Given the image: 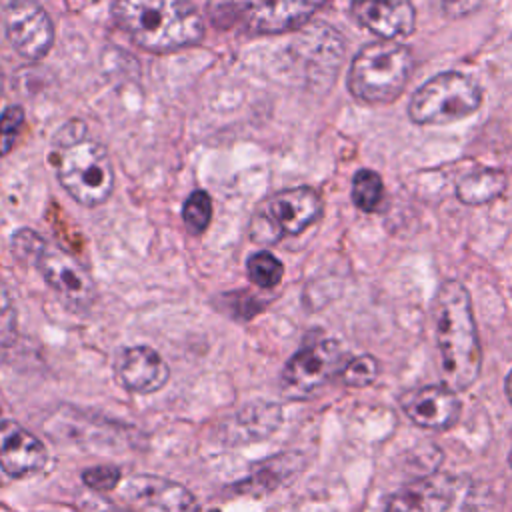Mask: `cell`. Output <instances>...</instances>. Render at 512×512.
Returning a JSON list of instances; mask_svg holds the SVG:
<instances>
[{"mask_svg":"<svg viewBox=\"0 0 512 512\" xmlns=\"http://www.w3.org/2000/svg\"><path fill=\"white\" fill-rule=\"evenodd\" d=\"M434 340L444 384L454 392L468 390L482 370V348L478 340L472 300L464 284L446 280L432 304Z\"/></svg>","mask_w":512,"mask_h":512,"instance_id":"obj_1","label":"cell"},{"mask_svg":"<svg viewBox=\"0 0 512 512\" xmlns=\"http://www.w3.org/2000/svg\"><path fill=\"white\" fill-rule=\"evenodd\" d=\"M112 16L136 46L156 54L204 38V20L190 0H116Z\"/></svg>","mask_w":512,"mask_h":512,"instance_id":"obj_2","label":"cell"},{"mask_svg":"<svg viewBox=\"0 0 512 512\" xmlns=\"http://www.w3.org/2000/svg\"><path fill=\"white\" fill-rule=\"evenodd\" d=\"M54 166L62 188L82 206H98L114 188V170L106 148L90 138L86 124L68 120L54 136Z\"/></svg>","mask_w":512,"mask_h":512,"instance_id":"obj_3","label":"cell"},{"mask_svg":"<svg viewBox=\"0 0 512 512\" xmlns=\"http://www.w3.org/2000/svg\"><path fill=\"white\" fill-rule=\"evenodd\" d=\"M414 68L408 46L396 40H378L362 46L352 58L348 72L350 94L366 104L394 102Z\"/></svg>","mask_w":512,"mask_h":512,"instance_id":"obj_4","label":"cell"},{"mask_svg":"<svg viewBox=\"0 0 512 512\" xmlns=\"http://www.w3.org/2000/svg\"><path fill=\"white\" fill-rule=\"evenodd\" d=\"M326 0H208L214 26L248 34H284L306 24Z\"/></svg>","mask_w":512,"mask_h":512,"instance_id":"obj_5","label":"cell"},{"mask_svg":"<svg viewBox=\"0 0 512 512\" xmlns=\"http://www.w3.org/2000/svg\"><path fill=\"white\" fill-rule=\"evenodd\" d=\"M322 214V198L310 186L286 188L264 200L248 224L252 242L270 246L314 224Z\"/></svg>","mask_w":512,"mask_h":512,"instance_id":"obj_6","label":"cell"},{"mask_svg":"<svg viewBox=\"0 0 512 512\" xmlns=\"http://www.w3.org/2000/svg\"><path fill=\"white\" fill-rule=\"evenodd\" d=\"M482 104L480 86L460 72H440L410 98L408 116L416 124H446L474 114Z\"/></svg>","mask_w":512,"mask_h":512,"instance_id":"obj_7","label":"cell"},{"mask_svg":"<svg viewBox=\"0 0 512 512\" xmlns=\"http://www.w3.org/2000/svg\"><path fill=\"white\" fill-rule=\"evenodd\" d=\"M342 346L332 340H316L300 348L282 370V390L286 396L304 400L314 396L344 366Z\"/></svg>","mask_w":512,"mask_h":512,"instance_id":"obj_8","label":"cell"},{"mask_svg":"<svg viewBox=\"0 0 512 512\" xmlns=\"http://www.w3.org/2000/svg\"><path fill=\"white\" fill-rule=\"evenodd\" d=\"M0 22L10 46L26 60H40L54 44V26L46 10L34 0H6Z\"/></svg>","mask_w":512,"mask_h":512,"instance_id":"obj_9","label":"cell"},{"mask_svg":"<svg viewBox=\"0 0 512 512\" xmlns=\"http://www.w3.org/2000/svg\"><path fill=\"white\" fill-rule=\"evenodd\" d=\"M44 282L52 288L58 300L74 310L84 312L96 300V284L86 268L58 246L46 244L34 262Z\"/></svg>","mask_w":512,"mask_h":512,"instance_id":"obj_10","label":"cell"},{"mask_svg":"<svg viewBox=\"0 0 512 512\" xmlns=\"http://www.w3.org/2000/svg\"><path fill=\"white\" fill-rule=\"evenodd\" d=\"M120 494L126 502L150 512H200L196 496L186 486L154 474L126 478Z\"/></svg>","mask_w":512,"mask_h":512,"instance_id":"obj_11","label":"cell"},{"mask_svg":"<svg viewBox=\"0 0 512 512\" xmlns=\"http://www.w3.org/2000/svg\"><path fill=\"white\" fill-rule=\"evenodd\" d=\"M398 400L404 414L416 426L438 432L452 428L462 412V404L456 392L446 384H426L412 388L406 390Z\"/></svg>","mask_w":512,"mask_h":512,"instance_id":"obj_12","label":"cell"},{"mask_svg":"<svg viewBox=\"0 0 512 512\" xmlns=\"http://www.w3.org/2000/svg\"><path fill=\"white\" fill-rule=\"evenodd\" d=\"M354 20L382 40H400L416 28V12L410 0H352Z\"/></svg>","mask_w":512,"mask_h":512,"instance_id":"obj_13","label":"cell"},{"mask_svg":"<svg viewBox=\"0 0 512 512\" xmlns=\"http://www.w3.org/2000/svg\"><path fill=\"white\" fill-rule=\"evenodd\" d=\"M116 376L126 390L136 394H150L168 382L170 370L154 348L130 346L118 356Z\"/></svg>","mask_w":512,"mask_h":512,"instance_id":"obj_14","label":"cell"},{"mask_svg":"<svg viewBox=\"0 0 512 512\" xmlns=\"http://www.w3.org/2000/svg\"><path fill=\"white\" fill-rule=\"evenodd\" d=\"M46 462L44 444L26 428L6 420L0 426V468L12 478L38 472Z\"/></svg>","mask_w":512,"mask_h":512,"instance_id":"obj_15","label":"cell"},{"mask_svg":"<svg viewBox=\"0 0 512 512\" xmlns=\"http://www.w3.org/2000/svg\"><path fill=\"white\" fill-rule=\"evenodd\" d=\"M282 422V408L274 402L256 400L230 414L218 430L224 444H246L270 436Z\"/></svg>","mask_w":512,"mask_h":512,"instance_id":"obj_16","label":"cell"},{"mask_svg":"<svg viewBox=\"0 0 512 512\" xmlns=\"http://www.w3.org/2000/svg\"><path fill=\"white\" fill-rule=\"evenodd\" d=\"M450 502L448 482L430 476L398 490L388 500L384 512H446Z\"/></svg>","mask_w":512,"mask_h":512,"instance_id":"obj_17","label":"cell"},{"mask_svg":"<svg viewBox=\"0 0 512 512\" xmlns=\"http://www.w3.org/2000/svg\"><path fill=\"white\" fill-rule=\"evenodd\" d=\"M302 464H304V460L296 452L272 456V458L260 462L254 468V472L236 486V492H242V494L272 492L280 484H284L288 478H292L302 468Z\"/></svg>","mask_w":512,"mask_h":512,"instance_id":"obj_18","label":"cell"},{"mask_svg":"<svg viewBox=\"0 0 512 512\" xmlns=\"http://www.w3.org/2000/svg\"><path fill=\"white\" fill-rule=\"evenodd\" d=\"M504 190H506V174L494 168H484V170L466 174L456 184L458 200L470 206L496 200Z\"/></svg>","mask_w":512,"mask_h":512,"instance_id":"obj_19","label":"cell"},{"mask_svg":"<svg viewBox=\"0 0 512 512\" xmlns=\"http://www.w3.org/2000/svg\"><path fill=\"white\" fill-rule=\"evenodd\" d=\"M384 200V184L378 172L360 168L352 178V202L362 212H376Z\"/></svg>","mask_w":512,"mask_h":512,"instance_id":"obj_20","label":"cell"},{"mask_svg":"<svg viewBox=\"0 0 512 512\" xmlns=\"http://www.w3.org/2000/svg\"><path fill=\"white\" fill-rule=\"evenodd\" d=\"M248 278L260 288H274L280 284L284 268L282 262L268 250L254 252L246 262Z\"/></svg>","mask_w":512,"mask_h":512,"instance_id":"obj_21","label":"cell"},{"mask_svg":"<svg viewBox=\"0 0 512 512\" xmlns=\"http://www.w3.org/2000/svg\"><path fill=\"white\" fill-rule=\"evenodd\" d=\"M182 220L190 234H202L212 220V200L208 192L194 190L182 206Z\"/></svg>","mask_w":512,"mask_h":512,"instance_id":"obj_22","label":"cell"},{"mask_svg":"<svg viewBox=\"0 0 512 512\" xmlns=\"http://www.w3.org/2000/svg\"><path fill=\"white\" fill-rule=\"evenodd\" d=\"M340 378L346 386H354V388L370 386L378 378V362L370 354H360L342 366Z\"/></svg>","mask_w":512,"mask_h":512,"instance_id":"obj_23","label":"cell"},{"mask_svg":"<svg viewBox=\"0 0 512 512\" xmlns=\"http://www.w3.org/2000/svg\"><path fill=\"white\" fill-rule=\"evenodd\" d=\"M24 126V110L22 106L14 104L8 106L0 116V156H6L12 152L20 132Z\"/></svg>","mask_w":512,"mask_h":512,"instance_id":"obj_24","label":"cell"},{"mask_svg":"<svg viewBox=\"0 0 512 512\" xmlns=\"http://www.w3.org/2000/svg\"><path fill=\"white\" fill-rule=\"evenodd\" d=\"M46 244L48 242L30 228H20L12 236V252L22 262H32L34 264Z\"/></svg>","mask_w":512,"mask_h":512,"instance_id":"obj_25","label":"cell"},{"mask_svg":"<svg viewBox=\"0 0 512 512\" xmlns=\"http://www.w3.org/2000/svg\"><path fill=\"white\" fill-rule=\"evenodd\" d=\"M122 472L118 466L114 464H98L92 468H86L82 472V480L84 484L94 490V492H108L114 490L120 484Z\"/></svg>","mask_w":512,"mask_h":512,"instance_id":"obj_26","label":"cell"},{"mask_svg":"<svg viewBox=\"0 0 512 512\" xmlns=\"http://www.w3.org/2000/svg\"><path fill=\"white\" fill-rule=\"evenodd\" d=\"M482 0H442V8L444 14L456 18V16H464L472 10H476L480 6Z\"/></svg>","mask_w":512,"mask_h":512,"instance_id":"obj_27","label":"cell"},{"mask_svg":"<svg viewBox=\"0 0 512 512\" xmlns=\"http://www.w3.org/2000/svg\"><path fill=\"white\" fill-rule=\"evenodd\" d=\"M14 316V308H12V298L8 288L4 286V282L0 280V328L8 326V322Z\"/></svg>","mask_w":512,"mask_h":512,"instance_id":"obj_28","label":"cell"},{"mask_svg":"<svg viewBox=\"0 0 512 512\" xmlns=\"http://www.w3.org/2000/svg\"><path fill=\"white\" fill-rule=\"evenodd\" d=\"M504 392H506L508 400L512 402V370L506 374V380H504Z\"/></svg>","mask_w":512,"mask_h":512,"instance_id":"obj_29","label":"cell"},{"mask_svg":"<svg viewBox=\"0 0 512 512\" xmlns=\"http://www.w3.org/2000/svg\"><path fill=\"white\" fill-rule=\"evenodd\" d=\"M94 512H126V510H120V508L110 506V504H104V506H98Z\"/></svg>","mask_w":512,"mask_h":512,"instance_id":"obj_30","label":"cell"},{"mask_svg":"<svg viewBox=\"0 0 512 512\" xmlns=\"http://www.w3.org/2000/svg\"><path fill=\"white\" fill-rule=\"evenodd\" d=\"M6 422V418H4V412H2V406H0V426Z\"/></svg>","mask_w":512,"mask_h":512,"instance_id":"obj_31","label":"cell"},{"mask_svg":"<svg viewBox=\"0 0 512 512\" xmlns=\"http://www.w3.org/2000/svg\"><path fill=\"white\" fill-rule=\"evenodd\" d=\"M2 84H4V74H2V70H0V94H2Z\"/></svg>","mask_w":512,"mask_h":512,"instance_id":"obj_32","label":"cell"},{"mask_svg":"<svg viewBox=\"0 0 512 512\" xmlns=\"http://www.w3.org/2000/svg\"><path fill=\"white\" fill-rule=\"evenodd\" d=\"M508 462H510V470H512V448H510V456H508Z\"/></svg>","mask_w":512,"mask_h":512,"instance_id":"obj_33","label":"cell"},{"mask_svg":"<svg viewBox=\"0 0 512 512\" xmlns=\"http://www.w3.org/2000/svg\"><path fill=\"white\" fill-rule=\"evenodd\" d=\"M464 512H478V510H474V508H468V510H464Z\"/></svg>","mask_w":512,"mask_h":512,"instance_id":"obj_34","label":"cell"},{"mask_svg":"<svg viewBox=\"0 0 512 512\" xmlns=\"http://www.w3.org/2000/svg\"><path fill=\"white\" fill-rule=\"evenodd\" d=\"M0 470H2V468H0Z\"/></svg>","mask_w":512,"mask_h":512,"instance_id":"obj_35","label":"cell"}]
</instances>
